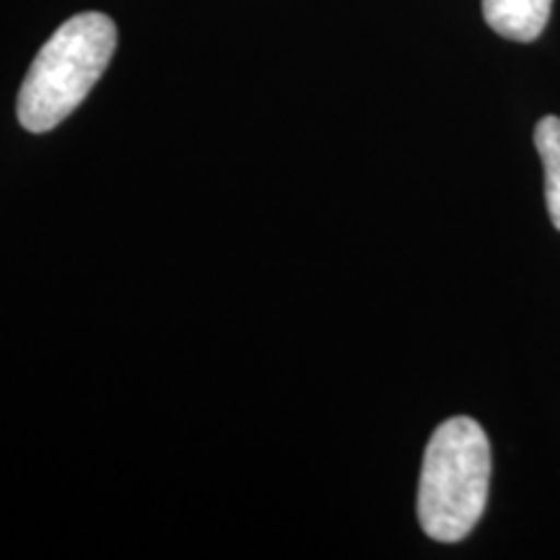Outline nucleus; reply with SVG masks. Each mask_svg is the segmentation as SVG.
Segmentation results:
<instances>
[{
	"label": "nucleus",
	"mask_w": 560,
	"mask_h": 560,
	"mask_svg": "<svg viewBox=\"0 0 560 560\" xmlns=\"http://www.w3.org/2000/svg\"><path fill=\"white\" fill-rule=\"evenodd\" d=\"M490 444L472 418H450L425 446L418 486V520L436 542H459L488 503Z\"/></svg>",
	"instance_id": "f257e3e1"
},
{
	"label": "nucleus",
	"mask_w": 560,
	"mask_h": 560,
	"mask_svg": "<svg viewBox=\"0 0 560 560\" xmlns=\"http://www.w3.org/2000/svg\"><path fill=\"white\" fill-rule=\"evenodd\" d=\"M117 47V26L104 13L68 19L47 39L19 91V122L30 132H47L73 115L107 70Z\"/></svg>",
	"instance_id": "f03ea898"
},
{
	"label": "nucleus",
	"mask_w": 560,
	"mask_h": 560,
	"mask_svg": "<svg viewBox=\"0 0 560 560\" xmlns=\"http://www.w3.org/2000/svg\"><path fill=\"white\" fill-rule=\"evenodd\" d=\"M552 0H482V16L501 37L532 42L545 32Z\"/></svg>",
	"instance_id": "7ed1b4c3"
},
{
	"label": "nucleus",
	"mask_w": 560,
	"mask_h": 560,
	"mask_svg": "<svg viewBox=\"0 0 560 560\" xmlns=\"http://www.w3.org/2000/svg\"><path fill=\"white\" fill-rule=\"evenodd\" d=\"M535 149L545 170V202L552 226L560 231V117H542L535 128Z\"/></svg>",
	"instance_id": "20e7f679"
}]
</instances>
